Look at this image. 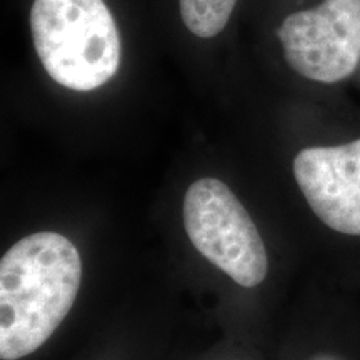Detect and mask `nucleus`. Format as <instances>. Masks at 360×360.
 <instances>
[{"label": "nucleus", "mask_w": 360, "mask_h": 360, "mask_svg": "<svg viewBox=\"0 0 360 360\" xmlns=\"http://www.w3.org/2000/svg\"><path fill=\"white\" fill-rule=\"evenodd\" d=\"M184 227L215 267L242 287H255L269 270L267 250L245 207L217 179H200L184 197Z\"/></svg>", "instance_id": "obj_3"}, {"label": "nucleus", "mask_w": 360, "mask_h": 360, "mask_svg": "<svg viewBox=\"0 0 360 360\" xmlns=\"http://www.w3.org/2000/svg\"><path fill=\"white\" fill-rule=\"evenodd\" d=\"M34 45L45 72L77 92L102 87L120 65V37L103 0H34Z\"/></svg>", "instance_id": "obj_2"}, {"label": "nucleus", "mask_w": 360, "mask_h": 360, "mask_svg": "<svg viewBox=\"0 0 360 360\" xmlns=\"http://www.w3.org/2000/svg\"><path fill=\"white\" fill-rule=\"evenodd\" d=\"M82 282V260L69 238L37 232L0 260V359L19 360L51 339L70 312Z\"/></svg>", "instance_id": "obj_1"}, {"label": "nucleus", "mask_w": 360, "mask_h": 360, "mask_svg": "<svg viewBox=\"0 0 360 360\" xmlns=\"http://www.w3.org/2000/svg\"><path fill=\"white\" fill-rule=\"evenodd\" d=\"M309 360H342V359L335 357V355H330V354H319V355H314V357Z\"/></svg>", "instance_id": "obj_7"}, {"label": "nucleus", "mask_w": 360, "mask_h": 360, "mask_svg": "<svg viewBox=\"0 0 360 360\" xmlns=\"http://www.w3.org/2000/svg\"><path fill=\"white\" fill-rule=\"evenodd\" d=\"M287 64L300 77L339 84L360 67V0H322L277 29Z\"/></svg>", "instance_id": "obj_4"}, {"label": "nucleus", "mask_w": 360, "mask_h": 360, "mask_svg": "<svg viewBox=\"0 0 360 360\" xmlns=\"http://www.w3.org/2000/svg\"><path fill=\"white\" fill-rule=\"evenodd\" d=\"M294 177L323 225L360 237V139L302 148L294 159Z\"/></svg>", "instance_id": "obj_5"}, {"label": "nucleus", "mask_w": 360, "mask_h": 360, "mask_svg": "<svg viewBox=\"0 0 360 360\" xmlns=\"http://www.w3.org/2000/svg\"><path fill=\"white\" fill-rule=\"evenodd\" d=\"M236 4L237 0H179L180 17L193 35L210 39L225 29Z\"/></svg>", "instance_id": "obj_6"}]
</instances>
